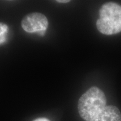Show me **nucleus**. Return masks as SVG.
Segmentation results:
<instances>
[{
  "label": "nucleus",
  "instance_id": "1",
  "mask_svg": "<svg viewBox=\"0 0 121 121\" xmlns=\"http://www.w3.org/2000/svg\"><path fill=\"white\" fill-rule=\"evenodd\" d=\"M106 104L107 99L104 92L97 87H91L78 100V113L85 121H91L107 107Z\"/></svg>",
  "mask_w": 121,
  "mask_h": 121
},
{
  "label": "nucleus",
  "instance_id": "2",
  "mask_svg": "<svg viewBox=\"0 0 121 121\" xmlns=\"http://www.w3.org/2000/svg\"><path fill=\"white\" fill-rule=\"evenodd\" d=\"M96 28L103 34H116L121 31V6L114 2L104 4L100 9Z\"/></svg>",
  "mask_w": 121,
  "mask_h": 121
},
{
  "label": "nucleus",
  "instance_id": "3",
  "mask_svg": "<svg viewBox=\"0 0 121 121\" xmlns=\"http://www.w3.org/2000/svg\"><path fill=\"white\" fill-rule=\"evenodd\" d=\"M22 26L27 33H38L43 35L48 27V21L44 15L39 13H32L22 19Z\"/></svg>",
  "mask_w": 121,
  "mask_h": 121
},
{
  "label": "nucleus",
  "instance_id": "4",
  "mask_svg": "<svg viewBox=\"0 0 121 121\" xmlns=\"http://www.w3.org/2000/svg\"><path fill=\"white\" fill-rule=\"evenodd\" d=\"M91 121H121V113L118 108L115 106H107Z\"/></svg>",
  "mask_w": 121,
  "mask_h": 121
},
{
  "label": "nucleus",
  "instance_id": "5",
  "mask_svg": "<svg viewBox=\"0 0 121 121\" xmlns=\"http://www.w3.org/2000/svg\"><path fill=\"white\" fill-rule=\"evenodd\" d=\"M9 28L7 24L0 22V45H2L7 41V37Z\"/></svg>",
  "mask_w": 121,
  "mask_h": 121
},
{
  "label": "nucleus",
  "instance_id": "6",
  "mask_svg": "<svg viewBox=\"0 0 121 121\" xmlns=\"http://www.w3.org/2000/svg\"><path fill=\"white\" fill-rule=\"evenodd\" d=\"M33 121H50L47 118H37Z\"/></svg>",
  "mask_w": 121,
  "mask_h": 121
},
{
  "label": "nucleus",
  "instance_id": "7",
  "mask_svg": "<svg viewBox=\"0 0 121 121\" xmlns=\"http://www.w3.org/2000/svg\"><path fill=\"white\" fill-rule=\"evenodd\" d=\"M56 2H58V3H68V2H69V1H61V0H60V1H56Z\"/></svg>",
  "mask_w": 121,
  "mask_h": 121
}]
</instances>
